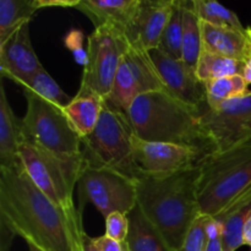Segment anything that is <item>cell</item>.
<instances>
[{
    "mask_svg": "<svg viewBox=\"0 0 251 251\" xmlns=\"http://www.w3.org/2000/svg\"><path fill=\"white\" fill-rule=\"evenodd\" d=\"M27 110L22 118L24 142L64 157L81 154L82 141L63 109L34 96H27Z\"/></svg>",
    "mask_w": 251,
    "mask_h": 251,
    "instance_id": "52a82bcc",
    "label": "cell"
},
{
    "mask_svg": "<svg viewBox=\"0 0 251 251\" xmlns=\"http://www.w3.org/2000/svg\"><path fill=\"white\" fill-rule=\"evenodd\" d=\"M91 239H92L93 245L100 251H130L127 242H118L105 234L102 237L91 238Z\"/></svg>",
    "mask_w": 251,
    "mask_h": 251,
    "instance_id": "836d02e7",
    "label": "cell"
},
{
    "mask_svg": "<svg viewBox=\"0 0 251 251\" xmlns=\"http://www.w3.org/2000/svg\"><path fill=\"white\" fill-rule=\"evenodd\" d=\"M207 237L208 242L206 245L205 251H223V243H222V235H223V225L220 221L215 220V218L210 217L207 223Z\"/></svg>",
    "mask_w": 251,
    "mask_h": 251,
    "instance_id": "d6a6232c",
    "label": "cell"
},
{
    "mask_svg": "<svg viewBox=\"0 0 251 251\" xmlns=\"http://www.w3.org/2000/svg\"><path fill=\"white\" fill-rule=\"evenodd\" d=\"M28 250H29V251H41V250L36 249V248H33V247H28Z\"/></svg>",
    "mask_w": 251,
    "mask_h": 251,
    "instance_id": "f35d334b",
    "label": "cell"
},
{
    "mask_svg": "<svg viewBox=\"0 0 251 251\" xmlns=\"http://www.w3.org/2000/svg\"><path fill=\"white\" fill-rule=\"evenodd\" d=\"M21 87L24 90L25 97L34 96V97H38L56 105L60 109L68 107L73 100V97L68 96L61 90L60 86L47 73L44 68H42L36 75H33L28 81H26Z\"/></svg>",
    "mask_w": 251,
    "mask_h": 251,
    "instance_id": "d4e9b609",
    "label": "cell"
},
{
    "mask_svg": "<svg viewBox=\"0 0 251 251\" xmlns=\"http://www.w3.org/2000/svg\"><path fill=\"white\" fill-rule=\"evenodd\" d=\"M176 0H142L131 34V43L146 50L159 47Z\"/></svg>",
    "mask_w": 251,
    "mask_h": 251,
    "instance_id": "9a60e30c",
    "label": "cell"
},
{
    "mask_svg": "<svg viewBox=\"0 0 251 251\" xmlns=\"http://www.w3.org/2000/svg\"><path fill=\"white\" fill-rule=\"evenodd\" d=\"M0 217L28 247L81 251V213L56 205L31 180L24 166L0 169Z\"/></svg>",
    "mask_w": 251,
    "mask_h": 251,
    "instance_id": "6da1fadb",
    "label": "cell"
},
{
    "mask_svg": "<svg viewBox=\"0 0 251 251\" xmlns=\"http://www.w3.org/2000/svg\"><path fill=\"white\" fill-rule=\"evenodd\" d=\"M201 21V20H200ZM202 49L217 55L245 63L251 49V28L238 31L212 26L201 21Z\"/></svg>",
    "mask_w": 251,
    "mask_h": 251,
    "instance_id": "2e32d148",
    "label": "cell"
},
{
    "mask_svg": "<svg viewBox=\"0 0 251 251\" xmlns=\"http://www.w3.org/2000/svg\"><path fill=\"white\" fill-rule=\"evenodd\" d=\"M42 68L32 47L29 22H27L0 44V73L2 77L22 86Z\"/></svg>",
    "mask_w": 251,
    "mask_h": 251,
    "instance_id": "4fadbf2b",
    "label": "cell"
},
{
    "mask_svg": "<svg viewBox=\"0 0 251 251\" xmlns=\"http://www.w3.org/2000/svg\"><path fill=\"white\" fill-rule=\"evenodd\" d=\"M198 176L199 166L164 176L142 174L135 180L137 207L173 251L180 250L186 233L201 215Z\"/></svg>",
    "mask_w": 251,
    "mask_h": 251,
    "instance_id": "7a4b0ae2",
    "label": "cell"
},
{
    "mask_svg": "<svg viewBox=\"0 0 251 251\" xmlns=\"http://www.w3.org/2000/svg\"><path fill=\"white\" fill-rule=\"evenodd\" d=\"M15 235L16 234L10 228L6 221L2 217H0V251H10Z\"/></svg>",
    "mask_w": 251,
    "mask_h": 251,
    "instance_id": "e575fe53",
    "label": "cell"
},
{
    "mask_svg": "<svg viewBox=\"0 0 251 251\" xmlns=\"http://www.w3.org/2000/svg\"><path fill=\"white\" fill-rule=\"evenodd\" d=\"M132 136L126 114L104 104L97 126L90 136L81 140L85 163L137 180L141 173L132 156Z\"/></svg>",
    "mask_w": 251,
    "mask_h": 251,
    "instance_id": "5b68a950",
    "label": "cell"
},
{
    "mask_svg": "<svg viewBox=\"0 0 251 251\" xmlns=\"http://www.w3.org/2000/svg\"><path fill=\"white\" fill-rule=\"evenodd\" d=\"M183 1L176 0L173 12L162 36L158 49L174 59H181L183 47Z\"/></svg>",
    "mask_w": 251,
    "mask_h": 251,
    "instance_id": "f1b7e54d",
    "label": "cell"
},
{
    "mask_svg": "<svg viewBox=\"0 0 251 251\" xmlns=\"http://www.w3.org/2000/svg\"><path fill=\"white\" fill-rule=\"evenodd\" d=\"M139 95L140 91L134 75H132L125 59H123L114 81H113L110 93L104 100L105 104L109 105L113 109H117L126 114L129 108L131 107L132 102Z\"/></svg>",
    "mask_w": 251,
    "mask_h": 251,
    "instance_id": "cb8c5ba5",
    "label": "cell"
},
{
    "mask_svg": "<svg viewBox=\"0 0 251 251\" xmlns=\"http://www.w3.org/2000/svg\"><path fill=\"white\" fill-rule=\"evenodd\" d=\"M129 218L130 230L126 242L130 251H173L169 249L159 233L145 218L137 206L130 213Z\"/></svg>",
    "mask_w": 251,
    "mask_h": 251,
    "instance_id": "7402d4cb",
    "label": "cell"
},
{
    "mask_svg": "<svg viewBox=\"0 0 251 251\" xmlns=\"http://www.w3.org/2000/svg\"><path fill=\"white\" fill-rule=\"evenodd\" d=\"M201 123L216 152L233 149L251 140V91L217 107L201 109Z\"/></svg>",
    "mask_w": 251,
    "mask_h": 251,
    "instance_id": "30bf717a",
    "label": "cell"
},
{
    "mask_svg": "<svg viewBox=\"0 0 251 251\" xmlns=\"http://www.w3.org/2000/svg\"><path fill=\"white\" fill-rule=\"evenodd\" d=\"M130 43L125 34L115 29L109 27L95 28L88 36V61L83 68L80 88L91 91L105 100Z\"/></svg>",
    "mask_w": 251,
    "mask_h": 251,
    "instance_id": "ba28073f",
    "label": "cell"
},
{
    "mask_svg": "<svg viewBox=\"0 0 251 251\" xmlns=\"http://www.w3.org/2000/svg\"><path fill=\"white\" fill-rule=\"evenodd\" d=\"M22 137V119L15 115L7 100L4 86H0V169L19 164Z\"/></svg>",
    "mask_w": 251,
    "mask_h": 251,
    "instance_id": "e0dca14e",
    "label": "cell"
},
{
    "mask_svg": "<svg viewBox=\"0 0 251 251\" xmlns=\"http://www.w3.org/2000/svg\"><path fill=\"white\" fill-rule=\"evenodd\" d=\"M251 186V140L206 154L199 164L198 200L201 215L216 218Z\"/></svg>",
    "mask_w": 251,
    "mask_h": 251,
    "instance_id": "277c9868",
    "label": "cell"
},
{
    "mask_svg": "<svg viewBox=\"0 0 251 251\" xmlns=\"http://www.w3.org/2000/svg\"><path fill=\"white\" fill-rule=\"evenodd\" d=\"M251 217V186L240 194L218 217L223 225V251H235L244 245L243 232L247 221Z\"/></svg>",
    "mask_w": 251,
    "mask_h": 251,
    "instance_id": "d6986e66",
    "label": "cell"
},
{
    "mask_svg": "<svg viewBox=\"0 0 251 251\" xmlns=\"http://www.w3.org/2000/svg\"><path fill=\"white\" fill-rule=\"evenodd\" d=\"M249 86L243 75L228 76L206 82V105L217 107L233 98L242 97L250 92Z\"/></svg>",
    "mask_w": 251,
    "mask_h": 251,
    "instance_id": "4316f807",
    "label": "cell"
},
{
    "mask_svg": "<svg viewBox=\"0 0 251 251\" xmlns=\"http://www.w3.org/2000/svg\"><path fill=\"white\" fill-rule=\"evenodd\" d=\"M42 9L41 0H0V44Z\"/></svg>",
    "mask_w": 251,
    "mask_h": 251,
    "instance_id": "44dd1931",
    "label": "cell"
},
{
    "mask_svg": "<svg viewBox=\"0 0 251 251\" xmlns=\"http://www.w3.org/2000/svg\"><path fill=\"white\" fill-rule=\"evenodd\" d=\"M104 104V100L98 95L78 88L77 95L73 97L70 104L63 109L64 114L81 140L92 134L97 126Z\"/></svg>",
    "mask_w": 251,
    "mask_h": 251,
    "instance_id": "ac0fdd59",
    "label": "cell"
},
{
    "mask_svg": "<svg viewBox=\"0 0 251 251\" xmlns=\"http://www.w3.org/2000/svg\"><path fill=\"white\" fill-rule=\"evenodd\" d=\"M141 1L142 0H80L75 9L90 17L95 28L109 27L125 34L131 42L132 29Z\"/></svg>",
    "mask_w": 251,
    "mask_h": 251,
    "instance_id": "5bb4252c",
    "label": "cell"
},
{
    "mask_svg": "<svg viewBox=\"0 0 251 251\" xmlns=\"http://www.w3.org/2000/svg\"><path fill=\"white\" fill-rule=\"evenodd\" d=\"M132 132L146 141L191 146L215 151L201 123V109L181 102L167 91L139 95L126 112Z\"/></svg>",
    "mask_w": 251,
    "mask_h": 251,
    "instance_id": "3957f363",
    "label": "cell"
},
{
    "mask_svg": "<svg viewBox=\"0 0 251 251\" xmlns=\"http://www.w3.org/2000/svg\"><path fill=\"white\" fill-rule=\"evenodd\" d=\"M124 59L134 75L140 95L154 91H167L149 50L136 43H130Z\"/></svg>",
    "mask_w": 251,
    "mask_h": 251,
    "instance_id": "ffe728a7",
    "label": "cell"
},
{
    "mask_svg": "<svg viewBox=\"0 0 251 251\" xmlns=\"http://www.w3.org/2000/svg\"><path fill=\"white\" fill-rule=\"evenodd\" d=\"M20 161L39 190L60 207L76 211L73 195L85 166L82 152L78 156L64 157L22 142Z\"/></svg>",
    "mask_w": 251,
    "mask_h": 251,
    "instance_id": "8992f818",
    "label": "cell"
},
{
    "mask_svg": "<svg viewBox=\"0 0 251 251\" xmlns=\"http://www.w3.org/2000/svg\"><path fill=\"white\" fill-rule=\"evenodd\" d=\"M149 51L167 92L186 104L202 109L206 105V87L199 78L196 69L158 48Z\"/></svg>",
    "mask_w": 251,
    "mask_h": 251,
    "instance_id": "7c38bea8",
    "label": "cell"
},
{
    "mask_svg": "<svg viewBox=\"0 0 251 251\" xmlns=\"http://www.w3.org/2000/svg\"><path fill=\"white\" fill-rule=\"evenodd\" d=\"M105 235L118 242H126L130 230V218L127 215L115 212L104 218Z\"/></svg>",
    "mask_w": 251,
    "mask_h": 251,
    "instance_id": "4dcf8cb0",
    "label": "cell"
},
{
    "mask_svg": "<svg viewBox=\"0 0 251 251\" xmlns=\"http://www.w3.org/2000/svg\"><path fill=\"white\" fill-rule=\"evenodd\" d=\"M210 216L200 215L190 227L184 238L183 245L179 251H205L207 245V227Z\"/></svg>",
    "mask_w": 251,
    "mask_h": 251,
    "instance_id": "f546056e",
    "label": "cell"
},
{
    "mask_svg": "<svg viewBox=\"0 0 251 251\" xmlns=\"http://www.w3.org/2000/svg\"><path fill=\"white\" fill-rule=\"evenodd\" d=\"M77 186L81 200L93 203L104 218L115 212L129 216L137 206L135 180L110 169L85 163Z\"/></svg>",
    "mask_w": 251,
    "mask_h": 251,
    "instance_id": "9c48e42d",
    "label": "cell"
},
{
    "mask_svg": "<svg viewBox=\"0 0 251 251\" xmlns=\"http://www.w3.org/2000/svg\"><path fill=\"white\" fill-rule=\"evenodd\" d=\"M81 251H100L97 248L93 245L92 239L91 237H88L87 234H83L82 237V244H81Z\"/></svg>",
    "mask_w": 251,
    "mask_h": 251,
    "instance_id": "d590c367",
    "label": "cell"
},
{
    "mask_svg": "<svg viewBox=\"0 0 251 251\" xmlns=\"http://www.w3.org/2000/svg\"><path fill=\"white\" fill-rule=\"evenodd\" d=\"M194 9L201 21L210 24L212 26L233 28L238 31H245V27L240 22L235 12L223 6L217 1H203V0H193Z\"/></svg>",
    "mask_w": 251,
    "mask_h": 251,
    "instance_id": "83f0119b",
    "label": "cell"
},
{
    "mask_svg": "<svg viewBox=\"0 0 251 251\" xmlns=\"http://www.w3.org/2000/svg\"><path fill=\"white\" fill-rule=\"evenodd\" d=\"M244 63L217 55L202 49L196 65V74L203 83L228 76L243 75Z\"/></svg>",
    "mask_w": 251,
    "mask_h": 251,
    "instance_id": "484cf974",
    "label": "cell"
},
{
    "mask_svg": "<svg viewBox=\"0 0 251 251\" xmlns=\"http://www.w3.org/2000/svg\"><path fill=\"white\" fill-rule=\"evenodd\" d=\"M202 51L201 21L196 15L193 1H183V47L181 60L196 69Z\"/></svg>",
    "mask_w": 251,
    "mask_h": 251,
    "instance_id": "603a6c76",
    "label": "cell"
},
{
    "mask_svg": "<svg viewBox=\"0 0 251 251\" xmlns=\"http://www.w3.org/2000/svg\"><path fill=\"white\" fill-rule=\"evenodd\" d=\"M131 145L132 156L141 176H164L196 168L208 154V152L196 147L146 141L135 135Z\"/></svg>",
    "mask_w": 251,
    "mask_h": 251,
    "instance_id": "8fae6325",
    "label": "cell"
},
{
    "mask_svg": "<svg viewBox=\"0 0 251 251\" xmlns=\"http://www.w3.org/2000/svg\"><path fill=\"white\" fill-rule=\"evenodd\" d=\"M243 76H244L245 80L248 81V83L251 85V49L249 56H248L247 61L244 63V73H243Z\"/></svg>",
    "mask_w": 251,
    "mask_h": 251,
    "instance_id": "74e56055",
    "label": "cell"
},
{
    "mask_svg": "<svg viewBox=\"0 0 251 251\" xmlns=\"http://www.w3.org/2000/svg\"><path fill=\"white\" fill-rule=\"evenodd\" d=\"M83 42H85V34L80 29H71L64 37V44L71 51L74 60L85 68L88 61V53L83 46Z\"/></svg>",
    "mask_w": 251,
    "mask_h": 251,
    "instance_id": "1f68e13d",
    "label": "cell"
},
{
    "mask_svg": "<svg viewBox=\"0 0 251 251\" xmlns=\"http://www.w3.org/2000/svg\"><path fill=\"white\" fill-rule=\"evenodd\" d=\"M250 251H251V250H250Z\"/></svg>",
    "mask_w": 251,
    "mask_h": 251,
    "instance_id": "ab89813d",
    "label": "cell"
},
{
    "mask_svg": "<svg viewBox=\"0 0 251 251\" xmlns=\"http://www.w3.org/2000/svg\"><path fill=\"white\" fill-rule=\"evenodd\" d=\"M243 240H244V245H249V247H251V217L247 221V223H245L244 226Z\"/></svg>",
    "mask_w": 251,
    "mask_h": 251,
    "instance_id": "8d00e7d4",
    "label": "cell"
}]
</instances>
